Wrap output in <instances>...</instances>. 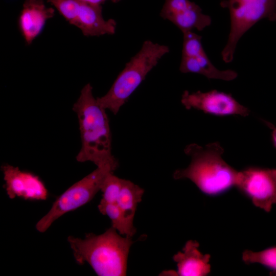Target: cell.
<instances>
[{
    "label": "cell",
    "instance_id": "9a60e30c",
    "mask_svg": "<svg viewBox=\"0 0 276 276\" xmlns=\"http://www.w3.org/2000/svg\"><path fill=\"white\" fill-rule=\"evenodd\" d=\"M144 190L129 180L123 179L122 185L116 203L127 218L133 221L135 211L142 201Z\"/></svg>",
    "mask_w": 276,
    "mask_h": 276
},
{
    "label": "cell",
    "instance_id": "4fadbf2b",
    "mask_svg": "<svg viewBox=\"0 0 276 276\" xmlns=\"http://www.w3.org/2000/svg\"><path fill=\"white\" fill-rule=\"evenodd\" d=\"M196 241L187 242L182 251H179L173 258L177 263V275L181 276H204L210 273V255H203L198 250Z\"/></svg>",
    "mask_w": 276,
    "mask_h": 276
},
{
    "label": "cell",
    "instance_id": "2e32d148",
    "mask_svg": "<svg viewBox=\"0 0 276 276\" xmlns=\"http://www.w3.org/2000/svg\"><path fill=\"white\" fill-rule=\"evenodd\" d=\"M100 212L107 215L111 220L112 227L122 235L132 237L136 232L133 221L126 217L116 203L105 204H99Z\"/></svg>",
    "mask_w": 276,
    "mask_h": 276
},
{
    "label": "cell",
    "instance_id": "3957f363",
    "mask_svg": "<svg viewBox=\"0 0 276 276\" xmlns=\"http://www.w3.org/2000/svg\"><path fill=\"white\" fill-rule=\"evenodd\" d=\"M224 149L218 142L204 146L196 143L187 145L185 153L191 157L189 165L173 173L175 179L187 178L204 193L221 194L236 185L238 172L229 166L222 156Z\"/></svg>",
    "mask_w": 276,
    "mask_h": 276
},
{
    "label": "cell",
    "instance_id": "8fae6325",
    "mask_svg": "<svg viewBox=\"0 0 276 276\" xmlns=\"http://www.w3.org/2000/svg\"><path fill=\"white\" fill-rule=\"evenodd\" d=\"M160 16L175 25L181 32L201 31L210 26V16L202 13L200 7L189 0H165Z\"/></svg>",
    "mask_w": 276,
    "mask_h": 276
},
{
    "label": "cell",
    "instance_id": "7c38bea8",
    "mask_svg": "<svg viewBox=\"0 0 276 276\" xmlns=\"http://www.w3.org/2000/svg\"><path fill=\"white\" fill-rule=\"evenodd\" d=\"M55 15V9L47 7L43 0H25L18 19V26L27 44L40 34L47 20Z\"/></svg>",
    "mask_w": 276,
    "mask_h": 276
},
{
    "label": "cell",
    "instance_id": "30bf717a",
    "mask_svg": "<svg viewBox=\"0 0 276 276\" xmlns=\"http://www.w3.org/2000/svg\"><path fill=\"white\" fill-rule=\"evenodd\" d=\"M2 170L10 198L17 197L25 200H45L48 198V190L38 176L8 164L3 165Z\"/></svg>",
    "mask_w": 276,
    "mask_h": 276
},
{
    "label": "cell",
    "instance_id": "ac0fdd59",
    "mask_svg": "<svg viewBox=\"0 0 276 276\" xmlns=\"http://www.w3.org/2000/svg\"><path fill=\"white\" fill-rule=\"evenodd\" d=\"M242 259L246 264L258 263L276 271V247L259 252L246 250L243 252Z\"/></svg>",
    "mask_w": 276,
    "mask_h": 276
},
{
    "label": "cell",
    "instance_id": "5bb4252c",
    "mask_svg": "<svg viewBox=\"0 0 276 276\" xmlns=\"http://www.w3.org/2000/svg\"><path fill=\"white\" fill-rule=\"evenodd\" d=\"M179 70L183 73L202 75L209 79L231 81L238 76L232 70H219L211 62L204 49L190 56H182Z\"/></svg>",
    "mask_w": 276,
    "mask_h": 276
},
{
    "label": "cell",
    "instance_id": "d6986e66",
    "mask_svg": "<svg viewBox=\"0 0 276 276\" xmlns=\"http://www.w3.org/2000/svg\"><path fill=\"white\" fill-rule=\"evenodd\" d=\"M264 122L271 129H272L271 139L273 146L276 149V126H274L273 124L267 121Z\"/></svg>",
    "mask_w": 276,
    "mask_h": 276
},
{
    "label": "cell",
    "instance_id": "ffe728a7",
    "mask_svg": "<svg viewBox=\"0 0 276 276\" xmlns=\"http://www.w3.org/2000/svg\"><path fill=\"white\" fill-rule=\"evenodd\" d=\"M81 1L93 5H96V6H101V4H103L104 2H105L106 1L108 0H80ZM111 2L113 3H118L120 2L121 0H110Z\"/></svg>",
    "mask_w": 276,
    "mask_h": 276
},
{
    "label": "cell",
    "instance_id": "6da1fadb",
    "mask_svg": "<svg viewBox=\"0 0 276 276\" xmlns=\"http://www.w3.org/2000/svg\"><path fill=\"white\" fill-rule=\"evenodd\" d=\"M79 122L81 148L76 157L80 163L91 162L97 167L115 170L117 159L111 153V133L106 109L98 102L90 83L81 89L73 107Z\"/></svg>",
    "mask_w": 276,
    "mask_h": 276
},
{
    "label": "cell",
    "instance_id": "44dd1931",
    "mask_svg": "<svg viewBox=\"0 0 276 276\" xmlns=\"http://www.w3.org/2000/svg\"><path fill=\"white\" fill-rule=\"evenodd\" d=\"M274 274H275V275H276V272H274Z\"/></svg>",
    "mask_w": 276,
    "mask_h": 276
},
{
    "label": "cell",
    "instance_id": "e0dca14e",
    "mask_svg": "<svg viewBox=\"0 0 276 276\" xmlns=\"http://www.w3.org/2000/svg\"><path fill=\"white\" fill-rule=\"evenodd\" d=\"M123 179L113 174V172L108 173L102 183L101 190L102 198L99 204H105L117 202L120 194Z\"/></svg>",
    "mask_w": 276,
    "mask_h": 276
},
{
    "label": "cell",
    "instance_id": "277c9868",
    "mask_svg": "<svg viewBox=\"0 0 276 276\" xmlns=\"http://www.w3.org/2000/svg\"><path fill=\"white\" fill-rule=\"evenodd\" d=\"M170 51L168 46L146 40L128 62L108 91L97 98L99 104L116 114L160 59Z\"/></svg>",
    "mask_w": 276,
    "mask_h": 276
},
{
    "label": "cell",
    "instance_id": "5b68a950",
    "mask_svg": "<svg viewBox=\"0 0 276 276\" xmlns=\"http://www.w3.org/2000/svg\"><path fill=\"white\" fill-rule=\"evenodd\" d=\"M220 6L228 9L230 14V32L221 52L222 60L230 63L244 33L262 19L276 20V0H223Z\"/></svg>",
    "mask_w": 276,
    "mask_h": 276
},
{
    "label": "cell",
    "instance_id": "52a82bcc",
    "mask_svg": "<svg viewBox=\"0 0 276 276\" xmlns=\"http://www.w3.org/2000/svg\"><path fill=\"white\" fill-rule=\"evenodd\" d=\"M46 1L86 36L112 35L116 32V21L103 18L101 6L89 4L80 0Z\"/></svg>",
    "mask_w": 276,
    "mask_h": 276
},
{
    "label": "cell",
    "instance_id": "ba28073f",
    "mask_svg": "<svg viewBox=\"0 0 276 276\" xmlns=\"http://www.w3.org/2000/svg\"><path fill=\"white\" fill-rule=\"evenodd\" d=\"M236 186L267 212L276 203V169L247 168L238 172Z\"/></svg>",
    "mask_w": 276,
    "mask_h": 276
},
{
    "label": "cell",
    "instance_id": "7a4b0ae2",
    "mask_svg": "<svg viewBox=\"0 0 276 276\" xmlns=\"http://www.w3.org/2000/svg\"><path fill=\"white\" fill-rule=\"evenodd\" d=\"M67 240L77 262L87 263L98 275H126L132 237H122L111 226L100 235L88 234L83 239L68 236Z\"/></svg>",
    "mask_w": 276,
    "mask_h": 276
},
{
    "label": "cell",
    "instance_id": "9c48e42d",
    "mask_svg": "<svg viewBox=\"0 0 276 276\" xmlns=\"http://www.w3.org/2000/svg\"><path fill=\"white\" fill-rule=\"evenodd\" d=\"M181 102L187 109L201 110L218 116L239 115L246 117L250 110L240 104L230 94L213 89L206 92L185 90Z\"/></svg>",
    "mask_w": 276,
    "mask_h": 276
},
{
    "label": "cell",
    "instance_id": "8992f818",
    "mask_svg": "<svg viewBox=\"0 0 276 276\" xmlns=\"http://www.w3.org/2000/svg\"><path fill=\"white\" fill-rule=\"evenodd\" d=\"M114 171L109 167H97L68 188L56 199L49 211L37 222L36 229L40 233L45 232L62 215L90 201L101 190L107 175Z\"/></svg>",
    "mask_w": 276,
    "mask_h": 276
}]
</instances>
